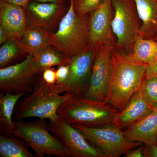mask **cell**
<instances>
[{
	"label": "cell",
	"mask_w": 157,
	"mask_h": 157,
	"mask_svg": "<svg viewBox=\"0 0 157 157\" xmlns=\"http://www.w3.org/2000/svg\"><path fill=\"white\" fill-rule=\"evenodd\" d=\"M0 25L11 37L21 39L28 27L26 9L5 0H0Z\"/></svg>",
	"instance_id": "15"
},
{
	"label": "cell",
	"mask_w": 157,
	"mask_h": 157,
	"mask_svg": "<svg viewBox=\"0 0 157 157\" xmlns=\"http://www.w3.org/2000/svg\"><path fill=\"white\" fill-rule=\"evenodd\" d=\"M39 2H55V3H66L67 0H33Z\"/></svg>",
	"instance_id": "33"
},
{
	"label": "cell",
	"mask_w": 157,
	"mask_h": 157,
	"mask_svg": "<svg viewBox=\"0 0 157 157\" xmlns=\"http://www.w3.org/2000/svg\"><path fill=\"white\" fill-rule=\"evenodd\" d=\"M56 71L57 85L63 84L66 82L70 74V66L69 64L58 66Z\"/></svg>",
	"instance_id": "26"
},
{
	"label": "cell",
	"mask_w": 157,
	"mask_h": 157,
	"mask_svg": "<svg viewBox=\"0 0 157 157\" xmlns=\"http://www.w3.org/2000/svg\"><path fill=\"white\" fill-rule=\"evenodd\" d=\"M143 144L144 157H157V145L156 144Z\"/></svg>",
	"instance_id": "28"
},
{
	"label": "cell",
	"mask_w": 157,
	"mask_h": 157,
	"mask_svg": "<svg viewBox=\"0 0 157 157\" xmlns=\"http://www.w3.org/2000/svg\"><path fill=\"white\" fill-rule=\"evenodd\" d=\"M5 1L11 4L21 6L25 9L27 8L30 2V0H5Z\"/></svg>",
	"instance_id": "32"
},
{
	"label": "cell",
	"mask_w": 157,
	"mask_h": 157,
	"mask_svg": "<svg viewBox=\"0 0 157 157\" xmlns=\"http://www.w3.org/2000/svg\"><path fill=\"white\" fill-rule=\"evenodd\" d=\"M46 119L14 123L11 134L23 139L39 157L45 155L69 157L61 141L50 133Z\"/></svg>",
	"instance_id": "5"
},
{
	"label": "cell",
	"mask_w": 157,
	"mask_h": 157,
	"mask_svg": "<svg viewBox=\"0 0 157 157\" xmlns=\"http://www.w3.org/2000/svg\"><path fill=\"white\" fill-rule=\"evenodd\" d=\"M69 9L58 26L50 33L51 45L70 59L89 44L90 14L78 15L75 12L74 0H70Z\"/></svg>",
	"instance_id": "3"
},
{
	"label": "cell",
	"mask_w": 157,
	"mask_h": 157,
	"mask_svg": "<svg viewBox=\"0 0 157 157\" xmlns=\"http://www.w3.org/2000/svg\"><path fill=\"white\" fill-rule=\"evenodd\" d=\"M11 38L9 33L0 25V45H2Z\"/></svg>",
	"instance_id": "31"
},
{
	"label": "cell",
	"mask_w": 157,
	"mask_h": 157,
	"mask_svg": "<svg viewBox=\"0 0 157 157\" xmlns=\"http://www.w3.org/2000/svg\"><path fill=\"white\" fill-rule=\"evenodd\" d=\"M113 16L112 0H103L90 13V46L95 48L104 44L115 46L116 38L112 26Z\"/></svg>",
	"instance_id": "12"
},
{
	"label": "cell",
	"mask_w": 157,
	"mask_h": 157,
	"mask_svg": "<svg viewBox=\"0 0 157 157\" xmlns=\"http://www.w3.org/2000/svg\"><path fill=\"white\" fill-rule=\"evenodd\" d=\"M114 46L104 44L98 47L93 63L89 86L83 94L86 98L105 102L112 70L111 51Z\"/></svg>",
	"instance_id": "10"
},
{
	"label": "cell",
	"mask_w": 157,
	"mask_h": 157,
	"mask_svg": "<svg viewBox=\"0 0 157 157\" xmlns=\"http://www.w3.org/2000/svg\"><path fill=\"white\" fill-rule=\"evenodd\" d=\"M25 53L19 39L11 37L1 45L0 48V67H3L13 61L21 54Z\"/></svg>",
	"instance_id": "23"
},
{
	"label": "cell",
	"mask_w": 157,
	"mask_h": 157,
	"mask_svg": "<svg viewBox=\"0 0 157 157\" xmlns=\"http://www.w3.org/2000/svg\"><path fill=\"white\" fill-rule=\"evenodd\" d=\"M73 94L65 93L61 95L50 92L45 89L39 80L35 83L30 94L21 102L15 118L17 119L33 117L49 120L54 119L58 117L59 107Z\"/></svg>",
	"instance_id": "8"
},
{
	"label": "cell",
	"mask_w": 157,
	"mask_h": 157,
	"mask_svg": "<svg viewBox=\"0 0 157 157\" xmlns=\"http://www.w3.org/2000/svg\"><path fill=\"white\" fill-rule=\"evenodd\" d=\"M66 3L39 2L33 1L26 9L29 25L51 30L58 26L66 14Z\"/></svg>",
	"instance_id": "13"
},
{
	"label": "cell",
	"mask_w": 157,
	"mask_h": 157,
	"mask_svg": "<svg viewBox=\"0 0 157 157\" xmlns=\"http://www.w3.org/2000/svg\"><path fill=\"white\" fill-rule=\"evenodd\" d=\"M124 132L129 141L157 145V107L151 114L125 129Z\"/></svg>",
	"instance_id": "16"
},
{
	"label": "cell",
	"mask_w": 157,
	"mask_h": 157,
	"mask_svg": "<svg viewBox=\"0 0 157 157\" xmlns=\"http://www.w3.org/2000/svg\"><path fill=\"white\" fill-rule=\"evenodd\" d=\"M157 77V63L155 64L148 66L147 68L145 78Z\"/></svg>",
	"instance_id": "30"
},
{
	"label": "cell",
	"mask_w": 157,
	"mask_h": 157,
	"mask_svg": "<svg viewBox=\"0 0 157 157\" xmlns=\"http://www.w3.org/2000/svg\"><path fill=\"white\" fill-rule=\"evenodd\" d=\"M42 73V79L44 82L51 85L56 84V71L52 67L47 68Z\"/></svg>",
	"instance_id": "27"
},
{
	"label": "cell",
	"mask_w": 157,
	"mask_h": 157,
	"mask_svg": "<svg viewBox=\"0 0 157 157\" xmlns=\"http://www.w3.org/2000/svg\"><path fill=\"white\" fill-rule=\"evenodd\" d=\"M24 94V93H1L0 96V127L1 131L7 135L11 134V132L14 128V124L12 121V115L14 107L17 101Z\"/></svg>",
	"instance_id": "20"
},
{
	"label": "cell",
	"mask_w": 157,
	"mask_h": 157,
	"mask_svg": "<svg viewBox=\"0 0 157 157\" xmlns=\"http://www.w3.org/2000/svg\"><path fill=\"white\" fill-rule=\"evenodd\" d=\"M98 48L88 45L83 50L70 59V74L66 82L61 85H51L41 79L45 89L55 94H84L89 86L90 78Z\"/></svg>",
	"instance_id": "7"
},
{
	"label": "cell",
	"mask_w": 157,
	"mask_h": 157,
	"mask_svg": "<svg viewBox=\"0 0 157 157\" xmlns=\"http://www.w3.org/2000/svg\"><path fill=\"white\" fill-rule=\"evenodd\" d=\"M19 40L25 53H33L51 45L50 33L41 28L29 25Z\"/></svg>",
	"instance_id": "19"
},
{
	"label": "cell",
	"mask_w": 157,
	"mask_h": 157,
	"mask_svg": "<svg viewBox=\"0 0 157 157\" xmlns=\"http://www.w3.org/2000/svg\"><path fill=\"white\" fill-rule=\"evenodd\" d=\"M125 157H144V144L136 148L131 150L124 155Z\"/></svg>",
	"instance_id": "29"
},
{
	"label": "cell",
	"mask_w": 157,
	"mask_h": 157,
	"mask_svg": "<svg viewBox=\"0 0 157 157\" xmlns=\"http://www.w3.org/2000/svg\"><path fill=\"white\" fill-rule=\"evenodd\" d=\"M112 29L116 38L114 47L132 53L142 26L135 0H112Z\"/></svg>",
	"instance_id": "4"
},
{
	"label": "cell",
	"mask_w": 157,
	"mask_h": 157,
	"mask_svg": "<svg viewBox=\"0 0 157 157\" xmlns=\"http://www.w3.org/2000/svg\"><path fill=\"white\" fill-rule=\"evenodd\" d=\"M48 127L63 145L69 157H107L104 151L93 146L77 129L59 116L49 120Z\"/></svg>",
	"instance_id": "9"
},
{
	"label": "cell",
	"mask_w": 157,
	"mask_h": 157,
	"mask_svg": "<svg viewBox=\"0 0 157 157\" xmlns=\"http://www.w3.org/2000/svg\"><path fill=\"white\" fill-rule=\"evenodd\" d=\"M131 55L137 62L148 66L155 64L157 63V42L154 39H144L139 36Z\"/></svg>",
	"instance_id": "21"
},
{
	"label": "cell",
	"mask_w": 157,
	"mask_h": 157,
	"mask_svg": "<svg viewBox=\"0 0 157 157\" xmlns=\"http://www.w3.org/2000/svg\"><path fill=\"white\" fill-rule=\"evenodd\" d=\"M142 21L140 36L153 39L157 33V0H135Z\"/></svg>",
	"instance_id": "17"
},
{
	"label": "cell",
	"mask_w": 157,
	"mask_h": 157,
	"mask_svg": "<svg viewBox=\"0 0 157 157\" xmlns=\"http://www.w3.org/2000/svg\"><path fill=\"white\" fill-rule=\"evenodd\" d=\"M33 54L34 69L37 74L47 68L67 64L70 62V59L64 54L52 45H47Z\"/></svg>",
	"instance_id": "18"
},
{
	"label": "cell",
	"mask_w": 157,
	"mask_h": 157,
	"mask_svg": "<svg viewBox=\"0 0 157 157\" xmlns=\"http://www.w3.org/2000/svg\"><path fill=\"white\" fill-rule=\"evenodd\" d=\"M0 157H36L17 139L13 137L0 136Z\"/></svg>",
	"instance_id": "22"
},
{
	"label": "cell",
	"mask_w": 157,
	"mask_h": 157,
	"mask_svg": "<svg viewBox=\"0 0 157 157\" xmlns=\"http://www.w3.org/2000/svg\"><path fill=\"white\" fill-rule=\"evenodd\" d=\"M155 107L149 104L139 90L130 99L125 108L116 114L112 124L124 130L149 115Z\"/></svg>",
	"instance_id": "14"
},
{
	"label": "cell",
	"mask_w": 157,
	"mask_h": 157,
	"mask_svg": "<svg viewBox=\"0 0 157 157\" xmlns=\"http://www.w3.org/2000/svg\"><path fill=\"white\" fill-rule=\"evenodd\" d=\"M103 0H74L75 12L78 15L90 14Z\"/></svg>",
	"instance_id": "25"
},
{
	"label": "cell",
	"mask_w": 157,
	"mask_h": 157,
	"mask_svg": "<svg viewBox=\"0 0 157 157\" xmlns=\"http://www.w3.org/2000/svg\"><path fill=\"white\" fill-rule=\"evenodd\" d=\"M139 90L149 104L157 107V77L144 78Z\"/></svg>",
	"instance_id": "24"
},
{
	"label": "cell",
	"mask_w": 157,
	"mask_h": 157,
	"mask_svg": "<svg viewBox=\"0 0 157 157\" xmlns=\"http://www.w3.org/2000/svg\"><path fill=\"white\" fill-rule=\"evenodd\" d=\"M111 76L105 102L120 111L140 89L148 65L137 61L131 53L115 47L111 51Z\"/></svg>",
	"instance_id": "1"
},
{
	"label": "cell",
	"mask_w": 157,
	"mask_h": 157,
	"mask_svg": "<svg viewBox=\"0 0 157 157\" xmlns=\"http://www.w3.org/2000/svg\"><path fill=\"white\" fill-rule=\"evenodd\" d=\"M72 125L93 146L104 151L107 157L124 155L143 144L127 140L124 131L112 123L99 127H89L79 124Z\"/></svg>",
	"instance_id": "6"
},
{
	"label": "cell",
	"mask_w": 157,
	"mask_h": 157,
	"mask_svg": "<svg viewBox=\"0 0 157 157\" xmlns=\"http://www.w3.org/2000/svg\"><path fill=\"white\" fill-rule=\"evenodd\" d=\"M118 112L104 101L92 100L83 94H73L59 106L57 114L71 124L99 127L112 123Z\"/></svg>",
	"instance_id": "2"
},
{
	"label": "cell",
	"mask_w": 157,
	"mask_h": 157,
	"mask_svg": "<svg viewBox=\"0 0 157 157\" xmlns=\"http://www.w3.org/2000/svg\"><path fill=\"white\" fill-rule=\"evenodd\" d=\"M36 74L33 53L28 54L21 63L1 68L0 89L11 94L32 92L35 85L33 79Z\"/></svg>",
	"instance_id": "11"
},
{
	"label": "cell",
	"mask_w": 157,
	"mask_h": 157,
	"mask_svg": "<svg viewBox=\"0 0 157 157\" xmlns=\"http://www.w3.org/2000/svg\"><path fill=\"white\" fill-rule=\"evenodd\" d=\"M154 40H155V42H157V33L156 34V35L155 36L154 39H153Z\"/></svg>",
	"instance_id": "34"
}]
</instances>
